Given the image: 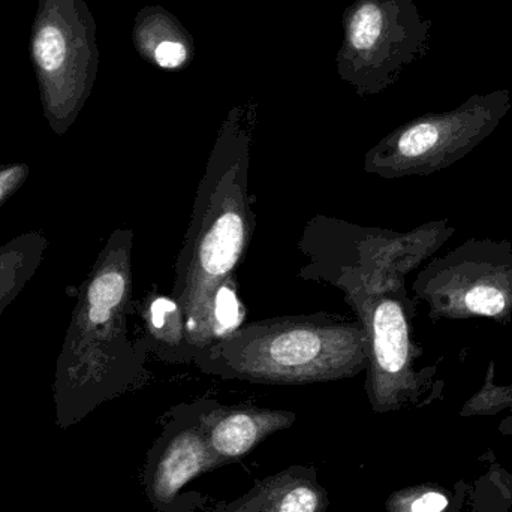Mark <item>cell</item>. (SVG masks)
<instances>
[{
	"instance_id": "7c38bea8",
	"label": "cell",
	"mask_w": 512,
	"mask_h": 512,
	"mask_svg": "<svg viewBox=\"0 0 512 512\" xmlns=\"http://www.w3.org/2000/svg\"><path fill=\"white\" fill-rule=\"evenodd\" d=\"M47 248L41 231H27L0 246V316L35 276Z\"/></svg>"
},
{
	"instance_id": "8fae6325",
	"label": "cell",
	"mask_w": 512,
	"mask_h": 512,
	"mask_svg": "<svg viewBox=\"0 0 512 512\" xmlns=\"http://www.w3.org/2000/svg\"><path fill=\"white\" fill-rule=\"evenodd\" d=\"M328 507L330 498L315 466L292 465L256 481L236 501L218 502L210 512H325Z\"/></svg>"
},
{
	"instance_id": "8992f818",
	"label": "cell",
	"mask_w": 512,
	"mask_h": 512,
	"mask_svg": "<svg viewBox=\"0 0 512 512\" xmlns=\"http://www.w3.org/2000/svg\"><path fill=\"white\" fill-rule=\"evenodd\" d=\"M30 59L45 120L63 137L92 92L98 62L95 26L84 0H38Z\"/></svg>"
},
{
	"instance_id": "30bf717a",
	"label": "cell",
	"mask_w": 512,
	"mask_h": 512,
	"mask_svg": "<svg viewBox=\"0 0 512 512\" xmlns=\"http://www.w3.org/2000/svg\"><path fill=\"white\" fill-rule=\"evenodd\" d=\"M297 421L291 411L222 406L203 400L201 424L219 468L240 462L274 433L289 429Z\"/></svg>"
},
{
	"instance_id": "6da1fadb",
	"label": "cell",
	"mask_w": 512,
	"mask_h": 512,
	"mask_svg": "<svg viewBox=\"0 0 512 512\" xmlns=\"http://www.w3.org/2000/svg\"><path fill=\"white\" fill-rule=\"evenodd\" d=\"M249 167L251 135L242 126H227L209 155L176 262L171 316L185 361L222 333L219 292L239 267L255 230Z\"/></svg>"
},
{
	"instance_id": "277c9868",
	"label": "cell",
	"mask_w": 512,
	"mask_h": 512,
	"mask_svg": "<svg viewBox=\"0 0 512 512\" xmlns=\"http://www.w3.org/2000/svg\"><path fill=\"white\" fill-rule=\"evenodd\" d=\"M454 233L456 228L448 219L397 233L316 216L300 240V249L309 258L301 276L333 286L351 282L372 291L406 285V276L435 255Z\"/></svg>"
},
{
	"instance_id": "5bb4252c",
	"label": "cell",
	"mask_w": 512,
	"mask_h": 512,
	"mask_svg": "<svg viewBox=\"0 0 512 512\" xmlns=\"http://www.w3.org/2000/svg\"><path fill=\"white\" fill-rule=\"evenodd\" d=\"M447 505V498L438 492H402L391 496L387 507L390 512H442Z\"/></svg>"
},
{
	"instance_id": "4fadbf2b",
	"label": "cell",
	"mask_w": 512,
	"mask_h": 512,
	"mask_svg": "<svg viewBox=\"0 0 512 512\" xmlns=\"http://www.w3.org/2000/svg\"><path fill=\"white\" fill-rule=\"evenodd\" d=\"M507 406H512V387H498L495 384V363L490 361L484 387L465 406L463 414L496 411V409L507 408Z\"/></svg>"
},
{
	"instance_id": "3957f363",
	"label": "cell",
	"mask_w": 512,
	"mask_h": 512,
	"mask_svg": "<svg viewBox=\"0 0 512 512\" xmlns=\"http://www.w3.org/2000/svg\"><path fill=\"white\" fill-rule=\"evenodd\" d=\"M370 342L360 319L331 313L277 316L224 330L195 352L200 372L264 385H307L355 378Z\"/></svg>"
},
{
	"instance_id": "9a60e30c",
	"label": "cell",
	"mask_w": 512,
	"mask_h": 512,
	"mask_svg": "<svg viewBox=\"0 0 512 512\" xmlns=\"http://www.w3.org/2000/svg\"><path fill=\"white\" fill-rule=\"evenodd\" d=\"M29 176L30 167L26 162H0V207L23 188Z\"/></svg>"
},
{
	"instance_id": "2e32d148",
	"label": "cell",
	"mask_w": 512,
	"mask_h": 512,
	"mask_svg": "<svg viewBox=\"0 0 512 512\" xmlns=\"http://www.w3.org/2000/svg\"><path fill=\"white\" fill-rule=\"evenodd\" d=\"M188 57L186 47L180 42L164 41L158 45L155 51V60L159 66L167 69H176L185 63Z\"/></svg>"
},
{
	"instance_id": "9c48e42d",
	"label": "cell",
	"mask_w": 512,
	"mask_h": 512,
	"mask_svg": "<svg viewBox=\"0 0 512 512\" xmlns=\"http://www.w3.org/2000/svg\"><path fill=\"white\" fill-rule=\"evenodd\" d=\"M201 408L203 400L174 408L147 451L144 492L155 511L194 512L206 502L198 493H186L189 483L219 469L201 424Z\"/></svg>"
},
{
	"instance_id": "ba28073f",
	"label": "cell",
	"mask_w": 512,
	"mask_h": 512,
	"mask_svg": "<svg viewBox=\"0 0 512 512\" xmlns=\"http://www.w3.org/2000/svg\"><path fill=\"white\" fill-rule=\"evenodd\" d=\"M429 307L430 321L486 318L512 321V245L508 240L469 239L435 256L412 285Z\"/></svg>"
},
{
	"instance_id": "52a82bcc",
	"label": "cell",
	"mask_w": 512,
	"mask_h": 512,
	"mask_svg": "<svg viewBox=\"0 0 512 512\" xmlns=\"http://www.w3.org/2000/svg\"><path fill=\"white\" fill-rule=\"evenodd\" d=\"M363 322L370 342L366 393L378 414L417 402L435 375V367L418 370L423 349L414 340L415 300L406 285L372 291L351 282L337 283Z\"/></svg>"
},
{
	"instance_id": "5b68a950",
	"label": "cell",
	"mask_w": 512,
	"mask_h": 512,
	"mask_svg": "<svg viewBox=\"0 0 512 512\" xmlns=\"http://www.w3.org/2000/svg\"><path fill=\"white\" fill-rule=\"evenodd\" d=\"M512 108L507 89L472 95L445 113L418 117L364 156V171L382 179L430 176L462 161L501 125Z\"/></svg>"
},
{
	"instance_id": "7a4b0ae2",
	"label": "cell",
	"mask_w": 512,
	"mask_h": 512,
	"mask_svg": "<svg viewBox=\"0 0 512 512\" xmlns=\"http://www.w3.org/2000/svg\"><path fill=\"white\" fill-rule=\"evenodd\" d=\"M132 230L110 234L92 270L75 289L74 310L56 361L53 397L59 429L83 421L102 403L137 387L146 349L129 339Z\"/></svg>"
}]
</instances>
